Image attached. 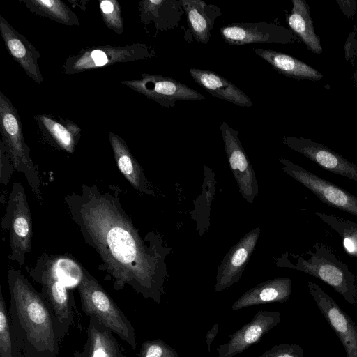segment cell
Returning a JSON list of instances; mask_svg holds the SVG:
<instances>
[{"instance_id":"cell-7","label":"cell","mask_w":357,"mask_h":357,"mask_svg":"<svg viewBox=\"0 0 357 357\" xmlns=\"http://www.w3.org/2000/svg\"><path fill=\"white\" fill-rule=\"evenodd\" d=\"M1 227L9 232L10 252L8 256L20 266L25 264L31 248L33 223L24 188L20 182L13 184Z\"/></svg>"},{"instance_id":"cell-4","label":"cell","mask_w":357,"mask_h":357,"mask_svg":"<svg viewBox=\"0 0 357 357\" xmlns=\"http://www.w3.org/2000/svg\"><path fill=\"white\" fill-rule=\"evenodd\" d=\"M309 274L331 287L351 305L357 306L356 276L333 250L321 243L301 255H285L282 265Z\"/></svg>"},{"instance_id":"cell-30","label":"cell","mask_w":357,"mask_h":357,"mask_svg":"<svg viewBox=\"0 0 357 357\" xmlns=\"http://www.w3.org/2000/svg\"><path fill=\"white\" fill-rule=\"evenodd\" d=\"M99 7L106 26L117 34L123 33L124 22L119 1L102 0L100 1Z\"/></svg>"},{"instance_id":"cell-20","label":"cell","mask_w":357,"mask_h":357,"mask_svg":"<svg viewBox=\"0 0 357 357\" xmlns=\"http://www.w3.org/2000/svg\"><path fill=\"white\" fill-rule=\"evenodd\" d=\"M291 280L287 277L263 282L245 292L234 303L231 310L261 304L284 303L291 294Z\"/></svg>"},{"instance_id":"cell-10","label":"cell","mask_w":357,"mask_h":357,"mask_svg":"<svg viewBox=\"0 0 357 357\" xmlns=\"http://www.w3.org/2000/svg\"><path fill=\"white\" fill-rule=\"evenodd\" d=\"M284 172L310 190L323 203L357 217V197L291 161L280 158Z\"/></svg>"},{"instance_id":"cell-9","label":"cell","mask_w":357,"mask_h":357,"mask_svg":"<svg viewBox=\"0 0 357 357\" xmlns=\"http://www.w3.org/2000/svg\"><path fill=\"white\" fill-rule=\"evenodd\" d=\"M119 83L160 104L170 108L181 100H202L206 97L172 77L143 73L141 78L120 81Z\"/></svg>"},{"instance_id":"cell-2","label":"cell","mask_w":357,"mask_h":357,"mask_svg":"<svg viewBox=\"0 0 357 357\" xmlns=\"http://www.w3.org/2000/svg\"><path fill=\"white\" fill-rule=\"evenodd\" d=\"M9 317L16 351L25 357H57L66 335L49 304L20 270L7 271Z\"/></svg>"},{"instance_id":"cell-25","label":"cell","mask_w":357,"mask_h":357,"mask_svg":"<svg viewBox=\"0 0 357 357\" xmlns=\"http://www.w3.org/2000/svg\"><path fill=\"white\" fill-rule=\"evenodd\" d=\"M255 52L279 73L302 80L319 81L323 75L313 67L289 54L268 49L255 48Z\"/></svg>"},{"instance_id":"cell-6","label":"cell","mask_w":357,"mask_h":357,"mask_svg":"<svg viewBox=\"0 0 357 357\" xmlns=\"http://www.w3.org/2000/svg\"><path fill=\"white\" fill-rule=\"evenodd\" d=\"M0 130L1 140L13 162L14 169L22 174L42 203L39 171L30 156V149L24 141L22 124L11 101L0 91Z\"/></svg>"},{"instance_id":"cell-19","label":"cell","mask_w":357,"mask_h":357,"mask_svg":"<svg viewBox=\"0 0 357 357\" xmlns=\"http://www.w3.org/2000/svg\"><path fill=\"white\" fill-rule=\"evenodd\" d=\"M138 8L142 23L153 24L157 33L176 28L185 13L181 0H144Z\"/></svg>"},{"instance_id":"cell-16","label":"cell","mask_w":357,"mask_h":357,"mask_svg":"<svg viewBox=\"0 0 357 357\" xmlns=\"http://www.w3.org/2000/svg\"><path fill=\"white\" fill-rule=\"evenodd\" d=\"M259 234V228L253 229L227 252L218 269L215 291H223L239 280L255 249Z\"/></svg>"},{"instance_id":"cell-14","label":"cell","mask_w":357,"mask_h":357,"mask_svg":"<svg viewBox=\"0 0 357 357\" xmlns=\"http://www.w3.org/2000/svg\"><path fill=\"white\" fill-rule=\"evenodd\" d=\"M282 139L289 148L303 154L324 169L357 181V165L325 145L302 137L285 136Z\"/></svg>"},{"instance_id":"cell-11","label":"cell","mask_w":357,"mask_h":357,"mask_svg":"<svg viewBox=\"0 0 357 357\" xmlns=\"http://www.w3.org/2000/svg\"><path fill=\"white\" fill-rule=\"evenodd\" d=\"M220 33L231 45L261 43L287 45L298 40L289 28L268 22L231 23L222 26Z\"/></svg>"},{"instance_id":"cell-33","label":"cell","mask_w":357,"mask_h":357,"mask_svg":"<svg viewBox=\"0 0 357 357\" xmlns=\"http://www.w3.org/2000/svg\"><path fill=\"white\" fill-rule=\"evenodd\" d=\"M0 154H1V182L7 185L13 172V165L7 149L2 142H0Z\"/></svg>"},{"instance_id":"cell-34","label":"cell","mask_w":357,"mask_h":357,"mask_svg":"<svg viewBox=\"0 0 357 357\" xmlns=\"http://www.w3.org/2000/svg\"><path fill=\"white\" fill-rule=\"evenodd\" d=\"M344 49L346 59L347 61L351 59V61H356V69L354 75L351 77V79L357 88V40L348 38Z\"/></svg>"},{"instance_id":"cell-24","label":"cell","mask_w":357,"mask_h":357,"mask_svg":"<svg viewBox=\"0 0 357 357\" xmlns=\"http://www.w3.org/2000/svg\"><path fill=\"white\" fill-rule=\"evenodd\" d=\"M189 29L197 42L206 44L217 18L222 16L219 7L202 0H181Z\"/></svg>"},{"instance_id":"cell-15","label":"cell","mask_w":357,"mask_h":357,"mask_svg":"<svg viewBox=\"0 0 357 357\" xmlns=\"http://www.w3.org/2000/svg\"><path fill=\"white\" fill-rule=\"evenodd\" d=\"M281 320L280 314L273 311H258L250 321L229 335L230 340L218 348V357H234L252 344L260 341L262 336L277 326Z\"/></svg>"},{"instance_id":"cell-1","label":"cell","mask_w":357,"mask_h":357,"mask_svg":"<svg viewBox=\"0 0 357 357\" xmlns=\"http://www.w3.org/2000/svg\"><path fill=\"white\" fill-rule=\"evenodd\" d=\"M84 242L100 256L115 290L128 285L160 303L166 268L163 248L152 233L141 236L116 194L83 183L63 198Z\"/></svg>"},{"instance_id":"cell-26","label":"cell","mask_w":357,"mask_h":357,"mask_svg":"<svg viewBox=\"0 0 357 357\" xmlns=\"http://www.w3.org/2000/svg\"><path fill=\"white\" fill-rule=\"evenodd\" d=\"M293 7L287 15L289 29L307 47L315 54H321L320 38L315 33L310 8L305 0H292Z\"/></svg>"},{"instance_id":"cell-18","label":"cell","mask_w":357,"mask_h":357,"mask_svg":"<svg viewBox=\"0 0 357 357\" xmlns=\"http://www.w3.org/2000/svg\"><path fill=\"white\" fill-rule=\"evenodd\" d=\"M34 119L42 134L52 144L73 153L82 136L81 128L68 118L52 114H37Z\"/></svg>"},{"instance_id":"cell-23","label":"cell","mask_w":357,"mask_h":357,"mask_svg":"<svg viewBox=\"0 0 357 357\" xmlns=\"http://www.w3.org/2000/svg\"><path fill=\"white\" fill-rule=\"evenodd\" d=\"M189 72L196 83L213 96L239 107H251L252 106V102L248 95L219 74L195 68H191Z\"/></svg>"},{"instance_id":"cell-17","label":"cell","mask_w":357,"mask_h":357,"mask_svg":"<svg viewBox=\"0 0 357 357\" xmlns=\"http://www.w3.org/2000/svg\"><path fill=\"white\" fill-rule=\"evenodd\" d=\"M0 33L8 52L14 60L31 79L37 84H41L43 77L38 65L39 52L1 15Z\"/></svg>"},{"instance_id":"cell-32","label":"cell","mask_w":357,"mask_h":357,"mask_svg":"<svg viewBox=\"0 0 357 357\" xmlns=\"http://www.w3.org/2000/svg\"><path fill=\"white\" fill-rule=\"evenodd\" d=\"M259 357H304L303 348L296 344H280L273 346Z\"/></svg>"},{"instance_id":"cell-22","label":"cell","mask_w":357,"mask_h":357,"mask_svg":"<svg viewBox=\"0 0 357 357\" xmlns=\"http://www.w3.org/2000/svg\"><path fill=\"white\" fill-rule=\"evenodd\" d=\"M108 137L115 162L123 176L140 192L153 195L154 191L151 183L146 178L142 167L131 153L124 139L112 132H109Z\"/></svg>"},{"instance_id":"cell-3","label":"cell","mask_w":357,"mask_h":357,"mask_svg":"<svg viewBox=\"0 0 357 357\" xmlns=\"http://www.w3.org/2000/svg\"><path fill=\"white\" fill-rule=\"evenodd\" d=\"M84 267L69 255L44 253L27 273L41 286L43 296L67 334L74 323L75 303L72 289L78 287Z\"/></svg>"},{"instance_id":"cell-21","label":"cell","mask_w":357,"mask_h":357,"mask_svg":"<svg viewBox=\"0 0 357 357\" xmlns=\"http://www.w3.org/2000/svg\"><path fill=\"white\" fill-rule=\"evenodd\" d=\"M86 342L73 357H126L113 333L96 317L89 316Z\"/></svg>"},{"instance_id":"cell-12","label":"cell","mask_w":357,"mask_h":357,"mask_svg":"<svg viewBox=\"0 0 357 357\" xmlns=\"http://www.w3.org/2000/svg\"><path fill=\"white\" fill-rule=\"evenodd\" d=\"M227 158L243 197L252 204L259 193L255 171L238 137V132L226 122L220 126Z\"/></svg>"},{"instance_id":"cell-27","label":"cell","mask_w":357,"mask_h":357,"mask_svg":"<svg viewBox=\"0 0 357 357\" xmlns=\"http://www.w3.org/2000/svg\"><path fill=\"white\" fill-rule=\"evenodd\" d=\"M32 13L68 26H79L77 15L60 0H20Z\"/></svg>"},{"instance_id":"cell-35","label":"cell","mask_w":357,"mask_h":357,"mask_svg":"<svg viewBox=\"0 0 357 357\" xmlns=\"http://www.w3.org/2000/svg\"><path fill=\"white\" fill-rule=\"evenodd\" d=\"M219 330V324H215L213 327L208 331L206 335V342L208 347V351H211V345L214 339L215 338Z\"/></svg>"},{"instance_id":"cell-31","label":"cell","mask_w":357,"mask_h":357,"mask_svg":"<svg viewBox=\"0 0 357 357\" xmlns=\"http://www.w3.org/2000/svg\"><path fill=\"white\" fill-rule=\"evenodd\" d=\"M139 357H180L172 347L162 340H146L142 343Z\"/></svg>"},{"instance_id":"cell-13","label":"cell","mask_w":357,"mask_h":357,"mask_svg":"<svg viewBox=\"0 0 357 357\" xmlns=\"http://www.w3.org/2000/svg\"><path fill=\"white\" fill-rule=\"evenodd\" d=\"M317 306L344 348L346 357H357V326L317 284L307 282Z\"/></svg>"},{"instance_id":"cell-8","label":"cell","mask_w":357,"mask_h":357,"mask_svg":"<svg viewBox=\"0 0 357 357\" xmlns=\"http://www.w3.org/2000/svg\"><path fill=\"white\" fill-rule=\"evenodd\" d=\"M155 52L144 43L123 46L109 45L90 47L67 58L63 69L72 75L97 69L117 63L135 61L155 56Z\"/></svg>"},{"instance_id":"cell-29","label":"cell","mask_w":357,"mask_h":357,"mask_svg":"<svg viewBox=\"0 0 357 357\" xmlns=\"http://www.w3.org/2000/svg\"><path fill=\"white\" fill-rule=\"evenodd\" d=\"M16 353L9 312L2 292H0V354L1 357H14Z\"/></svg>"},{"instance_id":"cell-5","label":"cell","mask_w":357,"mask_h":357,"mask_svg":"<svg viewBox=\"0 0 357 357\" xmlns=\"http://www.w3.org/2000/svg\"><path fill=\"white\" fill-rule=\"evenodd\" d=\"M77 290L84 314L88 317H96L106 328L135 350V328L109 294L86 268Z\"/></svg>"},{"instance_id":"cell-28","label":"cell","mask_w":357,"mask_h":357,"mask_svg":"<svg viewBox=\"0 0 357 357\" xmlns=\"http://www.w3.org/2000/svg\"><path fill=\"white\" fill-rule=\"evenodd\" d=\"M314 214L339 234L345 252L351 257H357V224L334 215L320 212Z\"/></svg>"}]
</instances>
